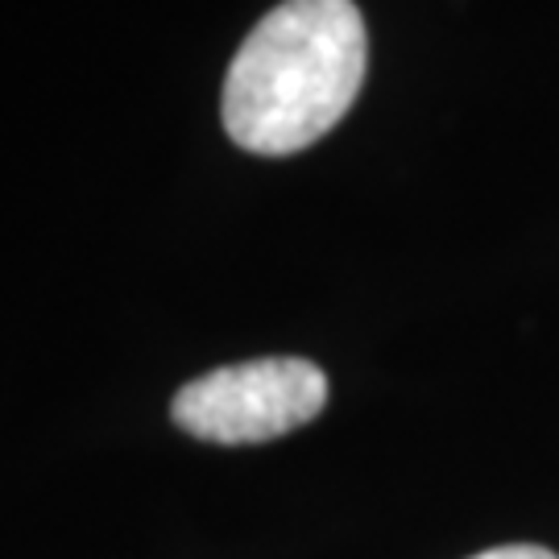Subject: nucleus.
<instances>
[{"label": "nucleus", "instance_id": "nucleus-1", "mask_svg": "<svg viewBox=\"0 0 559 559\" xmlns=\"http://www.w3.org/2000/svg\"><path fill=\"white\" fill-rule=\"evenodd\" d=\"M369 62L353 0H282L240 41L224 75V129L240 150L286 158L332 133Z\"/></svg>", "mask_w": 559, "mask_h": 559}, {"label": "nucleus", "instance_id": "nucleus-2", "mask_svg": "<svg viewBox=\"0 0 559 559\" xmlns=\"http://www.w3.org/2000/svg\"><path fill=\"white\" fill-rule=\"evenodd\" d=\"M328 406V378L302 357H261L224 365L187 381L170 419L207 443H265L299 431Z\"/></svg>", "mask_w": 559, "mask_h": 559}, {"label": "nucleus", "instance_id": "nucleus-3", "mask_svg": "<svg viewBox=\"0 0 559 559\" xmlns=\"http://www.w3.org/2000/svg\"><path fill=\"white\" fill-rule=\"evenodd\" d=\"M473 559H559L547 547H531V543H514V547H493V551H480Z\"/></svg>", "mask_w": 559, "mask_h": 559}]
</instances>
